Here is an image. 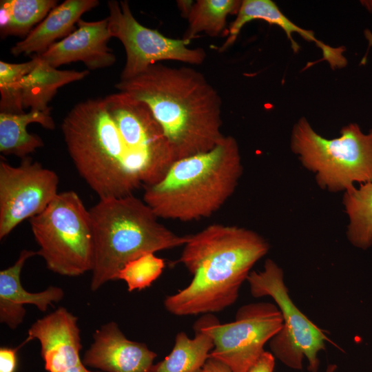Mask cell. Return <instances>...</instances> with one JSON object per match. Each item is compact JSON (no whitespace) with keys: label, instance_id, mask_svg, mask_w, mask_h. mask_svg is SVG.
<instances>
[{"label":"cell","instance_id":"cell-1","mask_svg":"<svg viewBox=\"0 0 372 372\" xmlns=\"http://www.w3.org/2000/svg\"><path fill=\"white\" fill-rule=\"evenodd\" d=\"M115 87L147 105L175 161L211 149L225 136L220 96L194 68L156 63L131 79L120 80Z\"/></svg>","mask_w":372,"mask_h":372},{"label":"cell","instance_id":"cell-2","mask_svg":"<svg viewBox=\"0 0 372 372\" xmlns=\"http://www.w3.org/2000/svg\"><path fill=\"white\" fill-rule=\"evenodd\" d=\"M178 260L193 275L190 284L164 300L176 316L211 313L233 304L253 266L269 251L256 231L212 224L190 234Z\"/></svg>","mask_w":372,"mask_h":372},{"label":"cell","instance_id":"cell-3","mask_svg":"<svg viewBox=\"0 0 372 372\" xmlns=\"http://www.w3.org/2000/svg\"><path fill=\"white\" fill-rule=\"evenodd\" d=\"M61 127L76 169L99 199L127 196L143 185V165L122 138L104 98L75 105Z\"/></svg>","mask_w":372,"mask_h":372},{"label":"cell","instance_id":"cell-4","mask_svg":"<svg viewBox=\"0 0 372 372\" xmlns=\"http://www.w3.org/2000/svg\"><path fill=\"white\" fill-rule=\"evenodd\" d=\"M232 136L214 148L174 161L158 183L144 186V202L158 218L183 222L211 216L235 192L242 174Z\"/></svg>","mask_w":372,"mask_h":372},{"label":"cell","instance_id":"cell-5","mask_svg":"<svg viewBox=\"0 0 372 372\" xmlns=\"http://www.w3.org/2000/svg\"><path fill=\"white\" fill-rule=\"evenodd\" d=\"M89 211L94 241L92 291L116 280L118 271L130 260L184 246L190 237L178 235L161 224L144 200L134 194L99 199Z\"/></svg>","mask_w":372,"mask_h":372},{"label":"cell","instance_id":"cell-6","mask_svg":"<svg viewBox=\"0 0 372 372\" xmlns=\"http://www.w3.org/2000/svg\"><path fill=\"white\" fill-rule=\"evenodd\" d=\"M291 148L322 189L345 192L356 183L372 182V129L364 133L358 124L350 123L339 137L328 139L302 117L293 125Z\"/></svg>","mask_w":372,"mask_h":372},{"label":"cell","instance_id":"cell-7","mask_svg":"<svg viewBox=\"0 0 372 372\" xmlns=\"http://www.w3.org/2000/svg\"><path fill=\"white\" fill-rule=\"evenodd\" d=\"M37 251L48 269L65 276L92 271L94 241L89 209L74 191L60 192L46 209L29 220Z\"/></svg>","mask_w":372,"mask_h":372},{"label":"cell","instance_id":"cell-8","mask_svg":"<svg viewBox=\"0 0 372 372\" xmlns=\"http://www.w3.org/2000/svg\"><path fill=\"white\" fill-rule=\"evenodd\" d=\"M251 294L255 298L270 296L276 303L283 318V325L269 341L273 355L288 367L300 370L304 358L307 369L317 372L320 365L318 354L325 350V342H333L321 329L296 306L284 282L282 269L271 259H267L264 269L252 271L247 280Z\"/></svg>","mask_w":372,"mask_h":372},{"label":"cell","instance_id":"cell-9","mask_svg":"<svg viewBox=\"0 0 372 372\" xmlns=\"http://www.w3.org/2000/svg\"><path fill=\"white\" fill-rule=\"evenodd\" d=\"M282 325L278 307L270 302L245 304L237 311L235 320L226 324H220L210 313L207 329L214 347L209 357L225 364L233 372H248L265 351V344Z\"/></svg>","mask_w":372,"mask_h":372},{"label":"cell","instance_id":"cell-10","mask_svg":"<svg viewBox=\"0 0 372 372\" xmlns=\"http://www.w3.org/2000/svg\"><path fill=\"white\" fill-rule=\"evenodd\" d=\"M107 8L111 36L121 42L126 53L121 80L131 79L161 61L194 65L202 64L205 61V50L202 48H189L190 41L167 37L138 23L127 1H109Z\"/></svg>","mask_w":372,"mask_h":372},{"label":"cell","instance_id":"cell-11","mask_svg":"<svg viewBox=\"0 0 372 372\" xmlns=\"http://www.w3.org/2000/svg\"><path fill=\"white\" fill-rule=\"evenodd\" d=\"M104 100L126 145L143 165L144 186L160 181L175 160L149 107L121 92L110 94Z\"/></svg>","mask_w":372,"mask_h":372},{"label":"cell","instance_id":"cell-12","mask_svg":"<svg viewBox=\"0 0 372 372\" xmlns=\"http://www.w3.org/2000/svg\"><path fill=\"white\" fill-rule=\"evenodd\" d=\"M59 178L30 156L18 166L0 161V239L43 211L59 194Z\"/></svg>","mask_w":372,"mask_h":372},{"label":"cell","instance_id":"cell-13","mask_svg":"<svg viewBox=\"0 0 372 372\" xmlns=\"http://www.w3.org/2000/svg\"><path fill=\"white\" fill-rule=\"evenodd\" d=\"M78 318L65 307L37 320L28 329L24 343L37 339L45 369L64 372L82 362V349Z\"/></svg>","mask_w":372,"mask_h":372},{"label":"cell","instance_id":"cell-14","mask_svg":"<svg viewBox=\"0 0 372 372\" xmlns=\"http://www.w3.org/2000/svg\"><path fill=\"white\" fill-rule=\"evenodd\" d=\"M76 25L72 33L39 56L56 68L76 61L91 70L114 65L116 56L107 45L112 37L107 18L95 21L81 19Z\"/></svg>","mask_w":372,"mask_h":372},{"label":"cell","instance_id":"cell-15","mask_svg":"<svg viewBox=\"0 0 372 372\" xmlns=\"http://www.w3.org/2000/svg\"><path fill=\"white\" fill-rule=\"evenodd\" d=\"M82 362L105 372H150L157 354L146 344L128 340L115 322L102 325Z\"/></svg>","mask_w":372,"mask_h":372},{"label":"cell","instance_id":"cell-16","mask_svg":"<svg viewBox=\"0 0 372 372\" xmlns=\"http://www.w3.org/2000/svg\"><path fill=\"white\" fill-rule=\"evenodd\" d=\"M260 19L271 25L280 27L290 41L293 51L296 53L299 50V45L293 38V33L299 34L304 39L314 42L322 52V60L327 61L331 68L344 67L347 61L343 53V47L333 48L317 39L311 30H304L293 23L279 9L278 6L271 0H243L236 14V19L231 24L228 37L220 47V51L225 50L236 41L242 27L248 22Z\"/></svg>","mask_w":372,"mask_h":372},{"label":"cell","instance_id":"cell-17","mask_svg":"<svg viewBox=\"0 0 372 372\" xmlns=\"http://www.w3.org/2000/svg\"><path fill=\"white\" fill-rule=\"evenodd\" d=\"M35 255L37 251L23 249L14 264L0 271V321L11 329H17L23 322L26 312L24 304H33L45 311L64 296L63 290L55 286L38 293L23 289L20 279L22 268L25 261Z\"/></svg>","mask_w":372,"mask_h":372},{"label":"cell","instance_id":"cell-18","mask_svg":"<svg viewBox=\"0 0 372 372\" xmlns=\"http://www.w3.org/2000/svg\"><path fill=\"white\" fill-rule=\"evenodd\" d=\"M99 4L98 0H65L53 8L45 18L10 49L14 56L37 55L45 52L57 39L75 30L81 17Z\"/></svg>","mask_w":372,"mask_h":372},{"label":"cell","instance_id":"cell-19","mask_svg":"<svg viewBox=\"0 0 372 372\" xmlns=\"http://www.w3.org/2000/svg\"><path fill=\"white\" fill-rule=\"evenodd\" d=\"M209 315L207 313L196 322L193 339L185 333L179 332L170 353L154 364L150 372H199L214 347L207 329Z\"/></svg>","mask_w":372,"mask_h":372},{"label":"cell","instance_id":"cell-20","mask_svg":"<svg viewBox=\"0 0 372 372\" xmlns=\"http://www.w3.org/2000/svg\"><path fill=\"white\" fill-rule=\"evenodd\" d=\"M88 74L87 70H58L39 56L37 65L20 83L23 109L30 107L32 111L50 112L48 103L58 89L66 84L82 80Z\"/></svg>","mask_w":372,"mask_h":372},{"label":"cell","instance_id":"cell-21","mask_svg":"<svg viewBox=\"0 0 372 372\" xmlns=\"http://www.w3.org/2000/svg\"><path fill=\"white\" fill-rule=\"evenodd\" d=\"M34 123L49 130L55 128L50 112L32 110L17 114L0 112L1 153L23 159L42 147L44 145L43 140L27 130V126Z\"/></svg>","mask_w":372,"mask_h":372},{"label":"cell","instance_id":"cell-22","mask_svg":"<svg viewBox=\"0 0 372 372\" xmlns=\"http://www.w3.org/2000/svg\"><path fill=\"white\" fill-rule=\"evenodd\" d=\"M56 6V0H1V37L25 38Z\"/></svg>","mask_w":372,"mask_h":372},{"label":"cell","instance_id":"cell-23","mask_svg":"<svg viewBox=\"0 0 372 372\" xmlns=\"http://www.w3.org/2000/svg\"><path fill=\"white\" fill-rule=\"evenodd\" d=\"M342 202L349 218V242L357 248L369 249L372 246V182L345 192Z\"/></svg>","mask_w":372,"mask_h":372},{"label":"cell","instance_id":"cell-24","mask_svg":"<svg viewBox=\"0 0 372 372\" xmlns=\"http://www.w3.org/2000/svg\"><path fill=\"white\" fill-rule=\"evenodd\" d=\"M241 3L240 0L196 1L187 18L188 28L183 39L190 41L202 32L209 37H218L225 29L227 17L237 14Z\"/></svg>","mask_w":372,"mask_h":372},{"label":"cell","instance_id":"cell-25","mask_svg":"<svg viewBox=\"0 0 372 372\" xmlns=\"http://www.w3.org/2000/svg\"><path fill=\"white\" fill-rule=\"evenodd\" d=\"M39 56L35 54L27 62L11 63L0 61V110L4 113H23L20 83L37 65Z\"/></svg>","mask_w":372,"mask_h":372},{"label":"cell","instance_id":"cell-26","mask_svg":"<svg viewBox=\"0 0 372 372\" xmlns=\"http://www.w3.org/2000/svg\"><path fill=\"white\" fill-rule=\"evenodd\" d=\"M164 259L154 253L145 254L126 263L118 271L117 280H124L127 290H141L149 287L163 273Z\"/></svg>","mask_w":372,"mask_h":372},{"label":"cell","instance_id":"cell-27","mask_svg":"<svg viewBox=\"0 0 372 372\" xmlns=\"http://www.w3.org/2000/svg\"><path fill=\"white\" fill-rule=\"evenodd\" d=\"M17 348L1 347L0 348V372H15L17 364Z\"/></svg>","mask_w":372,"mask_h":372},{"label":"cell","instance_id":"cell-28","mask_svg":"<svg viewBox=\"0 0 372 372\" xmlns=\"http://www.w3.org/2000/svg\"><path fill=\"white\" fill-rule=\"evenodd\" d=\"M274 366L275 356L265 351L248 372H273Z\"/></svg>","mask_w":372,"mask_h":372},{"label":"cell","instance_id":"cell-29","mask_svg":"<svg viewBox=\"0 0 372 372\" xmlns=\"http://www.w3.org/2000/svg\"><path fill=\"white\" fill-rule=\"evenodd\" d=\"M203 369L205 372H233L225 364L210 357L207 360Z\"/></svg>","mask_w":372,"mask_h":372},{"label":"cell","instance_id":"cell-30","mask_svg":"<svg viewBox=\"0 0 372 372\" xmlns=\"http://www.w3.org/2000/svg\"><path fill=\"white\" fill-rule=\"evenodd\" d=\"M178 6L181 11L182 14H184V17L187 18L191 8L193 5L192 1H178Z\"/></svg>","mask_w":372,"mask_h":372},{"label":"cell","instance_id":"cell-31","mask_svg":"<svg viewBox=\"0 0 372 372\" xmlns=\"http://www.w3.org/2000/svg\"><path fill=\"white\" fill-rule=\"evenodd\" d=\"M64 372H102V371H92L87 369L85 365L81 362V363L69 368Z\"/></svg>","mask_w":372,"mask_h":372},{"label":"cell","instance_id":"cell-32","mask_svg":"<svg viewBox=\"0 0 372 372\" xmlns=\"http://www.w3.org/2000/svg\"><path fill=\"white\" fill-rule=\"evenodd\" d=\"M364 36L368 41L369 48L372 47V32L369 30H366L364 31Z\"/></svg>","mask_w":372,"mask_h":372},{"label":"cell","instance_id":"cell-33","mask_svg":"<svg viewBox=\"0 0 372 372\" xmlns=\"http://www.w3.org/2000/svg\"><path fill=\"white\" fill-rule=\"evenodd\" d=\"M337 369V365L335 364H328L325 372H335Z\"/></svg>","mask_w":372,"mask_h":372},{"label":"cell","instance_id":"cell-34","mask_svg":"<svg viewBox=\"0 0 372 372\" xmlns=\"http://www.w3.org/2000/svg\"><path fill=\"white\" fill-rule=\"evenodd\" d=\"M199 372H205L203 369Z\"/></svg>","mask_w":372,"mask_h":372}]
</instances>
